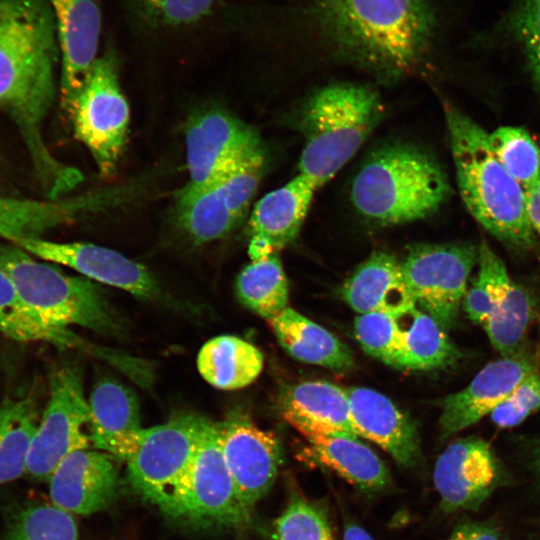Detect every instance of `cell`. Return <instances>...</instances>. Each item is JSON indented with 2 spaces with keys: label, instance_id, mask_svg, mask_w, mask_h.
<instances>
[{
  "label": "cell",
  "instance_id": "obj_1",
  "mask_svg": "<svg viewBox=\"0 0 540 540\" xmlns=\"http://www.w3.org/2000/svg\"><path fill=\"white\" fill-rule=\"evenodd\" d=\"M57 44L47 0H0V109L19 127L50 199H59L83 179L77 169L50 153L42 137L55 95Z\"/></svg>",
  "mask_w": 540,
  "mask_h": 540
},
{
  "label": "cell",
  "instance_id": "obj_15",
  "mask_svg": "<svg viewBox=\"0 0 540 540\" xmlns=\"http://www.w3.org/2000/svg\"><path fill=\"white\" fill-rule=\"evenodd\" d=\"M538 370L536 357L527 349L488 363L465 388L443 400L439 417L442 438H448L490 415L523 379Z\"/></svg>",
  "mask_w": 540,
  "mask_h": 540
},
{
  "label": "cell",
  "instance_id": "obj_30",
  "mask_svg": "<svg viewBox=\"0 0 540 540\" xmlns=\"http://www.w3.org/2000/svg\"><path fill=\"white\" fill-rule=\"evenodd\" d=\"M39 420L37 404L31 396L7 397L0 404V485L25 474Z\"/></svg>",
  "mask_w": 540,
  "mask_h": 540
},
{
  "label": "cell",
  "instance_id": "obj_38",
  "mask_svg": "<svg viewBox=\"0 0 540 540\" xmlns=\"http://www.w3.org/2000/svg\"><path fill=\"white\" fill-rule=\"evenodd\" d=\"M278 540H334L324 510L301 496L293 497L276 521Z\"/></svg>",
  "mask_w": 540,
  "mask_h": 540
},
{
  "label": "cell",
  "instance_id": "obj_14",
  "mask_svg": "<svg viewBox=\"0 0 540 540\" xmlns=\"http://www.w3.org/2000/svg\"><path fill=\"white\" fill-rule=\"evenodd\" d=\"M13 244L138 298L154 299L159 295L157 281L145 266L109 248L83 242L59 243L40 237L20 239Z\"/></svg>",
  "mask_w": 540,
  "mask_h": 540
},
{
  "label": "cell",
  "instance_id": "obj_20",
  "mask_svg": "<svg viewBox=\"0 0 540 540\" xmlns=\"http://www.w3.org/2000/svg\"><path fill=\"white\" fill-rule=\"evenodd\" d=\"M345 390L357 435L376 443L398 464L417 465L421 449L414 422L382 393L366 387Z\"/></svg>",
  "mask_w": 540,
  "mask_h": 540
},
{
  "label": "cell",
  "instance_id": "obj_26",
  "mask_svg": "<svg viewBox=\"0 0 540 540\" xmlns=\"http://www.w3.org/2000/svg\"><path fill=\"white\" fill-rule=\"evenodd\" d=\"M268 322L280 345L293 358L332 370L353 366L349 347L296 310L287 307Z\"/></svg>",
  "mask_w": 540,
  "mask_h": 540
},
{
  "label": "cell",
  "instance_id": "obj_43",
  "mask_svg": "<svg viewBox=\"0 0 540 540\" xmlns=\"http://www.w3.org/2000/svg\"><path fill=\"white\" fill-rule=\"evenodd\" d=\"M445 540H506L491 521L467 520L457 524Z\"/></svg>",
  "mask_w": 540,
  "mask_h": 540
},
{
  "label": "cell",
  "instance_id": "obj_24",
  "mask_svg": "<svg viewBox=\"0 0 540 540\" xmlns=\"http://www.w3.org/2000/svg\"><path fill=\"white\" fill-rule=\"evenodd\" d=\"M341 295L360 314L395 315L415 304L401 263L384 252H376L364 261L344 282Z\"/></svg>",
  "mask_w": 540,
  "mask_h": 540
},
{
  "label": "cell",
  "instance_id": "obj_37",
  "mask_svg": "<svg viewBox=\"0 0 540 540\" xmlns=\"http://www.w3.org/2000/svg\"><path fill=\"white\" fill-rule=\"evenodd\" d=\"M263 148L230 164L215 180L222 189L233 215L239 221L247 211L264 170Z\"/></svg>",
  "mask_w": 540,
  "mask_h": 540
},
{
  "label": "cell",
  "instance_id": "obj_8",
  "mask_svg": "<svg viewBox=\"0 0 540 540\" xmlns=\"http://www.w3.org/2000/svg\"><path fill=\"white\" fill-rule=\"evenodd\" d=\"M67 112L75 137L89 150L99 175L112 176L127 141L130 121L114 51L108 49L97 57Z\"/></svg>",
  "mask_w": 540,
  "mask_h": 540
},
{
  "label": "cell",
  "instance_id": "obj_36",
  "mask_svg": "<svg viewBox=\"0 0 540 540\" xmlns=\"http://www.w3.org/2000/svg\"><path fill=\"white\" fill-rule=\"evenodd\" d=\"M4 540H78L71 513L48 503H30L9 519Z\"/></svg>",
  "mask_w": 540,
  "mask_h": 540
},
{
  "label": "cell",
  "instance_id": "obj_46",
  "mask_svg": "<svg viewBox=\"0 0 540 540\" xmlns=\"http://www.w3.org/2000/svg\"><path fill=\"white\" fill-rule=\"evenodd\" d=\"M343 540H374L372 536L363 528L357 525H347L344 531Z\"/></svg>",
  "mask_w": 540,
  "mask_h": 540
},
{
  "label": "cell",
  "instance_id": "obj_3",
  "mask_svg": "<svg viewBox=\"0 0 540 540\" xmlns=\"http://www.w3.org/2000/svg\"><path fill=\"white\" fill-rule=\"evenodd\" d=\"M445 118L459 193L469 213L504 243L533 244L526 193L496 158L489 133L455 107H446Z\"/></svg>",
  "mask_w": 540,
  "mask_h": 540
},
{
  "label": "cell",
  "instance_id": "obj_19",
  "mask_svg": "<svg viewBox=\"0 0 540 540\" xmlns=\"http://www.w3.org/2000/svg\"><path fill=\"white\" fill-rule=\"evenodd\" d=\"M316 190L311 181L298 174L256 203L249 219L248 253L252 261L278 252L295 240Z\"/></svg>",
  "mask_w": 540,
  "mask_h": 540
},
{
  "label": "cell",
  "instance_id": "obj_5",
  "mask_svg": "<svg viewBox=\"0 0 540 540\" xmlns=\"http://www.w3.org/2000/svg\"><path fill=\"white\" fill-rule=\"evenodd\" d=\"M383 115L382 100L369 86L335 83L316 91L301 112L299 174L320 188L354 156Z\"/></svg>",
  "mask_w": 540,
  "mask_h": 540
},
{
  "label": "cell",
  "instance_id": "obj_13",
  "mask_svg": "<svg viewBox=\"0 0 540 540\" xmlns=\"http://www.w3.org/2000/svg\"><path fill=\"white\" fill-rule=\"evenodd\" d=\"M189 183L214 182L230 164L263 148L254 129L221 109L205 110L192 117L185 130Z\"/></svg>",
  "mask_w": 540,
  "mask_h": 540
},
{
  "label": "cell",
  "instance_id": "obj_11",
  "mask_svg": "<svg viewBox=\"0 0 540 540\" xmlns=\"http://www.w3.org/2000/svg\"><path fill=\"white\" fill-rule=\"evenodd\" d=\"M182 518L238 527L251 519L226 464L218 423L205 418L186 484Z\"/></svg>",
  "mask_w": 540,
  "mask_h": 540
},
{
  "label": "cell",
  "instance_id": "obj_16",
  "mask_svg": "<svg viewBox=\"0 0 540 540\" xmlns=\"http://www.w3.org/2000/svg\"><path fill=\"white\" fill-rule=\"evenodd\" d=\"M228 469L244 504L252 510L272 487L282 461L277 438L244 417L218 423Z\"/></svg>",
  "mask_w": 540,
  "mask_h": 540
},
{
  "label": "cell",
  "instance_id": "obj_45",
  "mask_svg": "<svg viewBox=\"0 0 540 540\" xmlns=\"http://www.w3.org/2000/svg\"><path fill=\"white\" fill-rule=\"evenodd\" d=\"M529 467L531 468L537 484L540 487V438L533 441L529 454Z\"/></svg>",
  "mask_w": 540,
  "mask_h": 540
},
{
  "label": "cell",
  "instance_id": "obj_27",
  "mask_svg": "<svg viewBox=\"0 0 540 540\" xmlns=\"http://www.w3.org/2000/svg\"><path fill=\"white\" fill-rule=\"evenodd\" d=\"M401 338L397 368L432 370L454 364L461 353L446 330L416 304L394 315Z\"/></svg>",
  "mask_w": 540,
  "mask_h": 540
},
{
  "label": "cell",
  "instance_id": "obj_31",
  "mask_svg": "<svg viewBox=\"0 0 540 540\" xmlns=\"http://www.w3.org/2000/svg\"><path fill=\"white\" fill-rule=\"evenodd\" d=\"M0 332L18 342H48L77 347L82 341L68 328L51 325L21 298L9 276L0 269Z\"/></svg>",
  "mask_w": 540,
  "mask_h": 540
},
{
  "label": "cell",
  "instance_id": "obj_42",
  "mask_svg": "<svg viewBox=\"0 0 540 540\" xmlns=\"http://www.w3.org/2000/svg\"><path fill=\"white\" fill-rule=\"evenodd\" d=\"M216 0H139L147 19L157 25L178 27L205 17Z\"/></svg>",
  "mask_w": 540,
  "mask_h": 540
},
{
  "label": "cell",
  "instance_id": "obj_12",
  "mask_svg": "<svg viewBox=\"0 0 540 540\" xmlns=\"http://www.w3.org/2000/svg\"><path fill=\"white\" fill-rule=\"evenodd\" d=\"M433 481L443 511H478L507 482V475L490 444L470 436L454 441L442 452Z\"/></svg>",
  "mask_w": 540,
  "mask_h": 540
},
{
  "label": "cell",
  "instance_id": "obj_35",
  "mask_svg": "<svg viewBox=\"0 0 540 540\" xmlns=\"http://www.w3.org/2000/svg\"><path fill=\"white\" fill-rule=\"evenodd\" d=\"M488 135L496 158L525 193L535 188L540 182V148L528 131L501 126Z\"/></svg>",
  "mask_w": 540,
  "mask_h": 540
},
{
  "label": "cell",
  "instance_id": "obj_22",
  "mask_svg": "<svg viewBox=\"0 0 540 540\" xmlns=\"http://www.w3.org/2000/svg\"><path fill=\"white\" fill-rule=\"evenodd\" d=\"M88 404L90 443L126 461L143 430L136 396L120 382L103 378L96 382Z\"/></svg>",
  "mask_w": 540,
  "mask_h": 540
},
{
  "label": "cell",
  "instance_id": "obj_7",
  "mask_svg": "<svg viewBox=\"0 0 540 540\" xmlns=\"http://www.w3.org/2000/svg\"><path fill=\"white\" fill-rule=\"evenodd\" d=\"M204 421L196 414H180L143 429L126 460L134 490L172 517H182L188 475Z\"/></svg>",
  "mask_w": 540,
  "mask_h": 540
},
{
  "label": "cell",
  "instance_id": "obj_4",
  "mask_svg": "<svg viewBox=\"0 0 540 540\" xmlns=\"http://www.w3.org/2000/svg\"><path fill=\"white\" fill-rule=\"evenodd\" d=\"M447 177L425 151L393 144L375 151L351 185V201L365 218L400 225L435 212L449 195Z\"/></svg>",
  "mask_w": 540,
  "mask_h": 540
},
{
  "label": "cell",
  "instance_id": "obj_10",
  "mask_svg": "<svg viewBox=\"0 0 540 540\" xmlns=\"http://www.w3.org/2000/svg\"><path fill=\"white\" fill-rule=\"evenodd\" d=\"M478 248L469 244H426L413 247L401 263L414 303L445 330L459 314Z\"/></svg>",
  "mask_w": 540,
  "mask_h": 540
},
{
  "label": "cell",
  "instance_id": "obj_17",
  "mask_svg": "<svg viewBox=\"0 0 540 540\" xmlns=\"http://www.w3.org/2000/svg\"><path fill=\"white\" fill-rule=\"evenodd\" d=\"M61 52V102L68 110L97 59L102 25L100 0H47Z\"/></svg>",
  "mask_w": 540,
  "mask_h": 540
},
{
  "label": "cell",
  "instance_id": "obj_18",
  "mask_svg": "<svg viewBox=\"0 0 540 540\" xmlns=\"http://www.w3.org/2000/svg\"><path fill=\"white\" fill-rule=\"evenodd\" d=\"M48 481L52 504L80 515L108 508L119 488L118 469L110 456L88 449L68 454Z\"/></svg>",
  "mask_w": 540,
  "mask_h": 540
},
{
  "label": "cell",
  "instance_id": "obj_32",
  "mask_svg": "<svg viewBox=\"0 0 540 540\" xmlns=\"http://www.w3.org/2000/svg\"><path fill=\"white\" fill-rule=\"evenodd\" d=\"M240 302L268 321L288 307V281L277 252L253 260L238 275Z\"/></svg>",
  "mask_w": 540,
  "mask_h": 540
},
{
  "label": "cell",
  "instance_id": "obj_25",
  "mask_svg": "<svg viewBox=\"0 0 540 540\" xmlns=\"http://www.w3.org/2000/svg\"><path fill=\"white\" fill-rule=\"evenodd\" d=\"M284 419L296 430L318 427L358 436L345 388L326 381H306L281 396Z\"/></svg>",
  "mask_w": 540,
  "mask_h": 540
},
{
  "label": "cell",
  "instance_id": "obj_21",
  "mask_svg": "<svg viewBox=\"0 0 540 540\" xmlns=\"http://www.w3.org/2000/svg\"><path fill=\"white\" fill-rule=\"evenodd\" d=\"M124 187L67 199L39 201L0 196V237L14 243L39 237L44 231L80 215L109 207L125 199Z\"/></svg>",
  "mask_w": 540,
  "mask_h": 540
},
{
  "label": "cell",
  "instance_id": "obj_29",
  "mask_svg": "<svg viewBox=\"0 0 540 540\" xmlns=\"http://www.w3.org/2000/svg\"><path fill=\"white\" fill-rule=\"evenodd\" d=\"M176 220L195 244L208 243L228 235L238 223L219 184L187 183L176 195Z\"/></svg>",
  "mask_w": 540,
  "mask_h": 540
},
{
  "label": "cell",
  "instance_id": "obj_6",
  "mask_svg": "<svg viewBox=\"0 0 540 540\" xmlns=\"http://www.w3.org/2000/svg\"><path fill=\"white\" fill-rule=\"evenodd\" d=\"M0 269L14 283L23 301L47 323L79 325L99 333H116L118 324L92 282L69 276L33 259L15 244L0 243Z\"/></svg>",
  "mask_w": 540,
  "mask_h": 540
},
{
  "label": "cell",
  "instance_id": "obj_28",
  "mask_svg": "<svg viewBox=\"0 0 540 540\" xmlns=\"http://www.w3.org/2000/svg\"><path fill=\"white\" fill-rule=\"evenodd\" d=\"M263 364L259 349L231 335L210 339L197 356V368L203 379L222 390L248 386L260 375Z\"/></svg>",
  "mask_w": 540,
  "mask_h": 540
},
{
  "label": "cell",
  "instance_id": "obj_41",
  "mask_svg": "<svg viewBox=\"0 0 540 540\" xmlns=\"http://www.w3.org/2000/svg\"><path fill=\"white\" fill-rule=\"evenodd\" d=\"M540 409V372L529 374L511 395L491 413V421L499 428H511L522 423Z\"/></svg>",
  "mask_w": 540,
  "mask_h": 540
},
{
  "label": "cell",
  "instance_id": "obj_39",
  "mask_svg": "<svg viewBox=\"0 0 540 540\" xmlns=\"http://www.w3.org/2000/svg\"><path fill=\"white\" fill-rule=\"evenodd\" d=\"M354 332L363 350L384 363L397 366L401 338L393 314L371 312L360 314L354 322Z\"/></svg>",
  "mask_w": 540,
  "mask_h": 540
},
{
  "label": "cell",
  "instance_id": "obj_33",
  "mask_svg": "<svg viewBox=\"0 0 540 540\" xmlns=\"http://www.w3.org/2000/svg\"><path fill=\"white\" fill-rule=\"evenodd\" d=\"M535 316V307L529 292L513 281L505 296L494 309L483 329L501 357H510L526 350V338Z\"/></svg>",
  "mask_w": 540,
  "mask_h": 540
},
{
  "label": "cell",
  "instance_id": "obj_44",
  "mask_svg": "<svg viewBox=\"0 0 540 540\" xmlns=\"http://www.w3.org/2000/svg\"><path fill=\"white\" fill-rule=\"evenodd\" d=\"M526 208L531 226L540 236V182L531 191L526 192Z\"/></svg>",
  "mask_w": 540,
  "mask_h": 540
},
{
  "label": "cell",
  "instance_id": "obj_2",
  "mask_svg": "<svg viewBox=\"0 0 540 540\" xmlns=\"http://www.w3.org/2000/svg\"><path fill=\"white\" fill-rule=\"evenodd\" d=\"M310 16L339 54L382 76L416 66L431 43V0H314Z\"/></svg>",
  "mask_w": 540,
  "mask_h": 540
},
{
  "label": "cell",
  "instance_id": "obj_23",
  "mask_svg": "<svg viewBox=\"0 0 540 540\" xmlns=\"http://www.w3.org/2000/svg\"><path fill=\"white\" fill-rule=\"evenodd\" d=\"M310 444V454L350 484L378 491L390 482L389 470L358 436L318 427L298 429Z\"/></svg>",
  "mask_w": 540,
  "mask_h": 540
},
{
  "label": "cell",
  "instance_id": "obj_9",
  "mask_svg": "<svg viewBox=\"0 0 540 540\" xmlns=\"http://www.w3.org/2000/svg\"><path fill=\"white\" fill-rule=\"evenodd\" d=\"M90 410L81 375L74 367L56 371L50 379V395L31 440L25 474L48 480L71 452L87 449Z\"/></svg>",
  "mask_w": 540,
  "mask_h": 540
},
{
  "label": "cell",
  "instance_id": "obj_40",
  "mask_svg": "<svg viewBox=\"0 0 540 540\" xmlns=\"http://www.w3.org/2000/svg\"><path fill=\"white\" fill-rule=\"evenodd\" d=\"M506 28L522 44L540 82V0H518L506 20Z\"/></svg>",
  "mask_w": 540,
  "mask_h": 540
},
{
  "label": "cell",
  "instance_id": "obj_34",
  "mask_svg": "<svg viewBox=\"0 0 540 540\" xmlns=\"http://www.w3.org/2000/svg\"><path fill=\"white\" fill-rule=\"evenodd\" d=\"M477 266L476 278L466 291L462 307L474 324L483 326L505 296L512 280L505 264L486 241L478 247Z\"/></svg>",
  "mask_w": 540,
  "mask_h": 540
}]
</instances>
